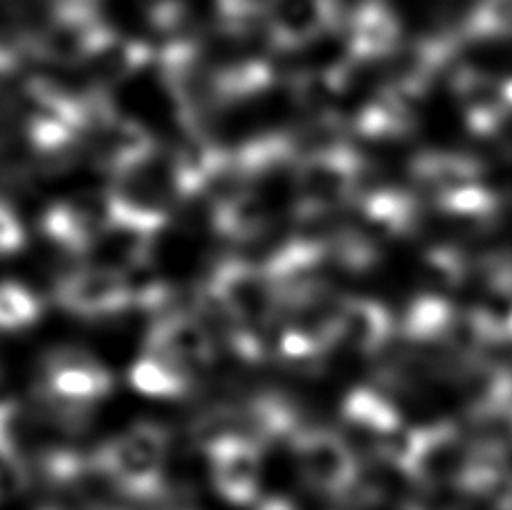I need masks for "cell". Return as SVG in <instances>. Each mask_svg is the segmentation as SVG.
<instances>
[{
  "mask_svg": "<svg viewBox=\"0 0 512 510\" xmlns=\"http://www.w3.org/2000/svg\"><path fill=\"white\" fill-rule=\"evenodd\" d=\"M41 317V304L30 290L14 281L0 284V331H21Z\"/></svg>",
  "mask_w": 512,
  "mask_h": 510,
  "instance_id": "cell-4",
  "label": "cell"
},
{
  "mask_svg": "<svg viewBox=\"0 0 512 510\" xmlns=\"http://www.w3.org/2000/svg\"><path fill=\"white\" fill-rule=\"evenodd\" d=\"M41 227L48 239L59 245V248L68 252H81L88 245V227L86 218L81 216L75 207L59 203L52 205L48 212H45Z\"/></svg>",
  "mask_w": 512,
  "mask_h": 510,
  "instance_id": "cell-3",
  "label": "cell"
},
{
  "mask_svg": "<svg viewBox=\"0 0 512 510\" xmlns=\"http://www.w3.org/2000/svg\"><path fill=\"white\" fill-rule=\"evenodd\" d=\"M57 299L75 315H99L120 304L122 286L106 270H77L59 281Z\"/></svg>",
  "mask_w": 512,
  "mask_h": 510,
  "instance_id": "cell-2",
  "label": "cell"
},
{
  "mask_svg": "<svg viewBox=\"0 0 512 510\" xmlns=\"http://www.w3.org/2000/svg\"><path fill=\"white\" fill-rule=\"evenodd\" d=\"M25 248V230L14 209L0 200V257H9Z\"/></svg>",
  "mask_w": 512,
  "mask_h": 510,
  "instance_id": "cell-6",
  "label": "cell"
},
{
  "mask_svg": "<svg viewBox=\"0 0 512 510\" xmlns=\"http://www.w3.org/2000/svg\"><path fill=\"white\" fill-rule=\"evenodd\" d=\"M45 387L63 405H81L99 398L108 387V378L97 362L75 349H61L45 362Z\"/></svg>",
  "mask_w": 512,
  "mask_h": 510,
  "instance_id": "cell-1",
  "label": "cell"
},
{
  "mask_svg": "<svg viewBox=\"0 0 512 510\" xmlns=\"http://www.w3.org/2000/svg\"><path fill=\"white\" fill-rule=\"evenodd\" d=\"M14 418V407L0 403V493L3 490H18L25 484L18 441L14 439Z\"/></svg>",
  "mask_w": 512,
  "mask_h": 510,
  "instance_id": "cell-5",
  "label": "cell"
},
{
  "mask_svg": "<svg viewBox=\"0 0 512 510\" xmlns=\"http://www.w3.org/2000/svg\"><path fill=\"white\" fill-rule=\"evenodd\" d=\"M7 115H9V108L3 93H0V138H3V131H5V124H7Z\"/></svg>",
  "mask_w": 512,
  "mask_h": 510,
  "instance_id": "cell-7",
  "label": "cell"
}]
</instances>
